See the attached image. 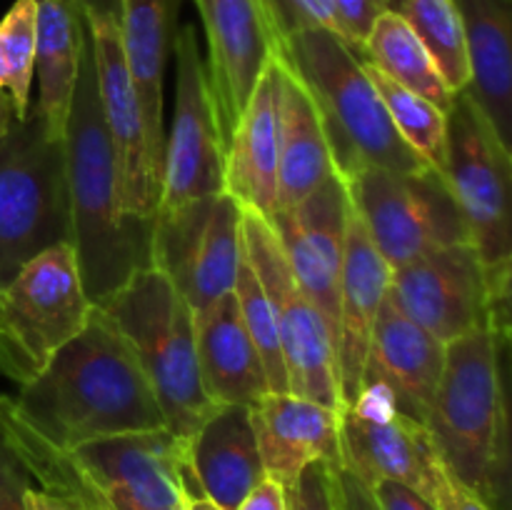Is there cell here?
<instances>
[{
	"mask_svg": "<svg viewBox=\"0 0 512 510\" xmlns=\"http://www.w3.org/2000/svg\"><path fill=\"white\" fill-rule=\"evenodd\" d=\"M0 413L58 450L165 428L138 353L100 305L33 383L0 395Z\"/></svg>",
	"mask_w": 512,
	"mask_h": 510,
	"instance_id": "obj_1",
	"label": "cell"
},
{
	"mask_svg": "<svg viewBox=\"0 0 512 510\" xmlns=\"http://www.w3.org/2000/svg\"><path fill=\"white\" fill-rule=\"evenodd\" d=\"M73 248L88 298L103 305L138 270L150 268L153 220L125 215L120 173L103 118L93 48H85L65 125Z\"/></svg>",
	"mask_w": 512,
	"mask_h": 510,
	"instance_id": "obj_2",
	"label": "cell"
},
{
	"mask_svg": "<svg viewBox=\"0 0 512 510\" xmlns=\"http://www.w3.org/2000/svg\"><path fill=\"white\" fill-rule=\"evenodd\" d=\"M275 55L313 98L340 178H353L363 168L398 173L430 168L400 138L383 98L365 73L363 58L338 33L300 30L280 40Z\"/></svg>",
	"mask_w": 512,
	"mask_h": 510,
	"instance_id": "obj_3",
	"label": "cell"
},
{
	"mask_svg": "<svg viewBox=\"0 0 512 510\" xmlns=\"http://www.w3.org/2000/svg\"><path fill=\"white\" fill-rule=\"evenodd\" d=\"M100 308L138 353L163 410L165 428L193 443L218 405L205 393L195 348V313L158 268H143Z\"/></svg>",
	"mask_w": 512,
	"mask_h": 510,
	"instance_id": "obj_4",
	"label": "cell"
},
{
	"mask_svg": "<svg viewBox=\"0 0 512 510\" xmlns=\"http://www.w3.org/2000/svg\"><path fill=\"white\" fill-rule=\"evenodd\" d=\"M58 243H73L65 143L30 105L0 138V285Z\"/></svg>",
	"mask_w": 512,
	"mask_h": 510,
	"instance_id": "obj_5",
	"label": "cell"
},
{
	"mask_svg": "<svg viewBox=\"0 0 512 510\" xmlns=\"http://www.w3.org/2000/svg\"><path fill=\"white\" fill-rule=\"evenodd\" d=\"M93 308L73 243L35 255L0 285V375L18 388L33 383Z\"/></svg>",
	"mask_w": 512,
	"mask_h": 510,
	"instance_id": "obj_6",
	"label": "cell"
},
{
	"mask_svg": "<svg viewBox=\"0 0 512 510\" xmlns=\"http://www.w3.org/2000/svg\"><path fill=\"white\" fill-rule=\"evenodd\" d=\"M425 428L448 473L485 500L500 428L498 348L490 323L445 345Z\"/></svg>",
	"mask_w": 512,
	"mask_h": 510,
	"instance_id": "obj_7",
	"label": "cell"
},
{
	"mask_svg": "<svg viewBox=\"0 0 512 510\" xmlns=\"http://www.w3.org/2000/svg\"><path fill=\"white\" fill-rule=\"evenodd\" d=\"M350 203L390 273L448 245L470 243L463 213L435 168H363L345 180Z\"/></svg>",
	"mask_w": 512,
	"mask_h": 510,
	"instance_id": "obj_8",
	"label": "cell"
},
{
	"mask_svg": "<svg viewBox=\"0 0 512 510\" xmlns=\"http://www.w3.org/2000/svg\"><path fill=\"white\" fill-rule=\"evenodd\" d=\"M243 248L245 258L258 273L265 295L273 305L285 373H288V390L300 398L340 410L343 403H340L333 330L295 280L270 220L245 208Z\"/></svg>",
	"mask_w": 512,
	"mask_h": 510,
	"instance_id": "obj_9",
	"label": "cell"
},
{
	"mask_svg": "<svg viewBox=\"0 0 512 510\" xmlns=\"http://www.w3.org/2000/svg\"><path fill=\"white\" fill-rule=\"evenodd\" d=\"M443 178L483 263L512 258V153L465 90L448 110Z\"/></svg>",
	"mask_w": 512,
	"mask_h": 510,
	"instance_id": "obj_10",
	"label": "cell"
},
{
	"mask_svg": "<svg viewBox=\"0 0 512 510\" xmlns=\"http://www.w3.org/2000/svg\"><path fill=\"white\" fill-rule=\"evenodd\" d=\"M243 258V208L233 195H205L155 215L150 265L175 285L193 313L235 288Z\"/></svg>",
	"mask_w": 512,
	"mask_h": 510,
	"instance_id": "obj_11",
	"label": "cell"
},
{
	"mask_svg": "<svg viewBox=\"0 0 512 510\" xmlns=\"http://www.w3.org/2000/svg\"><path fill=\"white\" fill-rule=\"evenodd\" d=\"M173 48L178 83L173 125L165 135L158 213L225 193V148L195 25H183L173 35Z\"/></svg>",
	"mask_w": 512,
	"mask_h": 510,
	"instance_id": "obj_12",
	"label": "cell"
},
{
	"mask_svg": "<svg viewBox=\"0 0 512 510\" xmlns=\"http://www.w3.org/2000/svg\"><path fill=\"white\" fill-rule=\"evenodd\" d=\"M340 465L363 480H395L435 503L448 468L423 423L363 393L340 408Z\"/></svg>",
	"mask_w": 512,
	"mask_h": 510,
	"instance_id": "obj_13",
	"label": "cell"
},
{
	"mask_svg": "<svg viewBox=\"0 0 512 510\" xmlns=\"http://www.w3.org/2000/svg\"><path fill=\"white\" fill-rule=\"evenodd\" d=\"M388 293L440 343L490 323L488 265L473 243L438 248L390 273Z\"/></svg>",
	"mask_w": 512,
	"mask_h": 510,
	"instance_id": "obj_14",
	"label": "cell"
},
{
	"mask_svg": "<svg viewBox=\"0 0 512 510\" xmlns=\"http://www.w3.org/2000/svg\"><path fill=\"white\" fill-rule=\"evenodd\" d=\"M208 43L210 98L223 148L243 118L260 75L278 50L265 0H193Z\"/></svg>",
	"mask_w": 512,
	"mask_h": 510,
	"instance_id": "obj_15",
	"label": "cell"
},
{
	"mask_svg": "<svg viewBox=\"0 0 512 510\" xmlns=\"http://www.w3.org/2000/svg\"><path fill=\"white\" fill-rule=\"evenodd\" d=\"M85 23L98 70L105 128L118 160L123 210L130 218L155 220L160 203V175L150 158L143 108L125 65L118 20L85 18Z\"/></svg>",
	"mask_w": 512,
	"mask_h": 510,
	"instance_id": "obj_16",
	"label": "cell"
},
{
	"mask_svg": "<svg viewBox=\"0 0 512 510\" xmlns=\"http://www.w3.org/2000/svg\"><path fill=\"white\" fill-rule=\"evenodd\" d=\"M353 213L350 193L338 173L293 208L268 215L295 280L325 315L330 330H338L340 273L345 260V240Z\"/></svg>",
	"mask_w": 512,
	"mask_h": 510,
	"instance_id": "obj_17",
	"label": "cell"
},
{
	"mask_svg": "<svg viewBox=\"0 0 512 510\" xmlns=\"http://www.w3.org/2000/svg\"><path fill=\"white\" fill-rule=\"evenodd\" d=\"M443 365L445 343L410 320L393 295L385 293L365 360L360 395H375L398 413L425 425Z\"/></svg>",
	"mask_w": 512,
	"mask_h": 510,
	"instance_id": "obj_18",
	"label": "cell"
},
{
	"mask_svg": "<svg viewBox=\"0 0 512 510\" xmlns=\"http://www.w3.org/2000/svg\"><path fill=\"white\" fill-rule=\"evenodd\" d=\"M280 130H283V63L273 58L260 75L243 118L225 148V193L240 208L268 218L278 200Z\"/></svg>",
	"mask_w": 512,
	"mask_h": 510,
	"instance_id": "obj_19",
	"label": "cell"
},
{
	"mask_svg": "<svg viewBox=\"0 0 512 510\" xmlns=\"http://www.w3.org/2000/svg\"><path fill=\"white\" fill-rule=\"evenodd\" d=\"M390 285V268L368 238L358 213H350L345 260L340 273L338 330H335V358H338L340 403L343 408L360 398L363 370L373 340L375 320Z\"/></svg>",
	"mask_w": 512,
	"mask_h": 510,
	"instance_id": "obj_20",
	"label": "cell"
},
{
	"mask_svg": "<svg viewBox=\"0 0 512 510\" xmlns=\"http://www.w3.org/2000/svg\"><path fill=\"white\" fill-rule=\"evenodd\" d=\"M265 475L285 488L308 465H340V410L293 393H268L250 405Z\"/></svg>",
	"mask_w": 512,
	"mask_h": 510,
	"instance_id": "obj_21",
	"label": "cell"
},
{
	"mask_svg": "<svg viewBox=\"0 0 512 510\" xmlns=\"http://www.w3.org/2000/svg\"><path fill=\"white\" fill-rule=\"evenodd\" d=\"M195 348L205 393L215 405H253L270 393L233 290L195 313Z\"/></svg>",
	"mask_w": 512,
	"mask_h": 510,
	"instance_id": "obj_22",
	"label": "cell"
},
{
	"mask_svg": "<svg viewBox=\"0 0 512 510\" xmlns=\"http://www.w3.org/2000/svg\"><path fill=\"white\" fill-rule=\"evenodd\" d=\"M468 45L465 93L512 153V0H455Z\"/></svg>",
	"mask_w": 512,
	"mask_h": 510,
	"instance_id": "obj_23",
	"label": "cell"
},
{
	"mask_svg": "<svg viewBox=\"0 0 512 510\" xmlns=\"http://www.w3.org/2000/svg\"><path fill=\"white\" fill-rule=\"evenodd\" d=\"M190 460L203 498L220 510H238L265 478L250 405H218L195 433Z\"/></svg>",
	"mask_w": 512,
	"mask_h": 510,
	"instance_id": "obj_24",
	"label": "cell"
},
{
	"mask_svg": "<svg viewBox=\"0 0 512 510\" xmlns=\"http://www.w3.org/2000/svg\"><path fill=\"white\" fill-rule=\"evenodd\" d=\"M178 0H120V43L125 65L143 108L148 150L163 180V75L173 45V20Z\"/></svg>",
	"mask_w": 512,
	"mask_h": 510,
	"instance_id": "obj_25",
	"label": "cell"
},
{
	"mask_svg": "<svg viewBox=\"0 0 512 510\" xmlns=\"http://www.w3.org/2000/svg\"><path fill=\"white\" fill-rule=\"evenodd\" d=\"M85 48H88V23L78 0H38V33H35L38 103L33 108L55 138L65 135Z\"/></svg>",
	"mask_w": 512,
	"mask_h": 510,
	"instance_id": "obj_26",
	"label": "cell"
},
{
	"mask_svg": "<svg viewBox=\"0 0 512 510\" xmlns=\"http://www.w3.org/2000/svg\"><path fill=\"white\" fill-rule=\"evenodd\" d=\"M333 173L335 165L323 118L305 85L283 65V130L275 210L298 205Z\"/></svg>",
	"mask_w": 512,
	"mask_h": 510,
	"instance_id": "obj_27",
	"label": "cell"
},
{
	"mask_svg": "<svg viewBox=\"0 0 512 510\" xmlns=\"http://www.w3.org/2000/svg\"><path fill=\"white\" fill-rule=\"evenodd\" d=\"M363 60H368L403 88L428 98L445 113L453 108L455 93L440 75L433 55L400 15L385 10L375 20L363 45Z\"/></svg>",
	"mask_w": 512,
	"mask_h": 510,
	"instance_id": "obj_28",
	"label": "cell"
},
{
	"mask_svg": "<svg viewBox=\"0 0 512 510\" xmlns=\"http://www.w3.org/2000/svg\"><path fill=\"white\" fill-rule=\"evenodd\" d=\"M388 10L400 15L418 35L448 88L455 95L463 93L470 83V63L455 0H388Z\"/></svg>",
	"mask_w": 512,
	"mask_h": 510,
	"instance_id": "obj_29",
	"label": "cell"
},
{
	"mask_svg": "<svg viewBox=\"0 0 512 510\" xmlns=\"http://www.w3.org/2000/svg\"><path fill=\"white\" fill-rule=\"evenodd\" d=\"M363 68L368 78L373 80L375 90L383 98L385 110H388L390 120L398 128L400 138L438 173L445 168V153H448V113L440 110L438 105L430 103L423 95L413 93V90L403 88L380 73L375 65L363 60Z\"/></svg>",
	"mask_w": 512,
	"mask_h": 510,
	"instance_id": "obj_30",
	"label": "cell"
},
{
	"mask_svg": "<svg viewBox=\"0 0 512 510\" xmlns=\"http://www.w3.org/2000/svg\"><path fill=\"white\" fill-rule=\"evenodd\" d=\"M38 0H15L0 20V90L8 93L15 118L30 113L35 75Z\"/></svg>",
	"mask_w": 512,
	"mask_h": 510,
	"instance_id": "obj_31",
	"label": "cell"
},
{
	"mask_svg": "<svg viewBox=\"0 0 512 510\" xmlns=\"http://www.w3.org/2000/svg\"><path fill=\"white\" fill-rule=\"evenodd\" d=\"M233 293L235 298H238L245 328H248L250 338H253L255 348H258L260 358H263L265 373H268L270 393H290L273 305H270L263 283H260L253 265L248 263V258H243V265H240L238 270V278H235Z\"/></svg>",
	"mask_w": 512,
	"mask_h": 510,
	"instance_id": "obj_32",
	"label": "cell"
},
{
	"mask_svg": "<svg viewBox=\"0 0 512 510\" xmlns=\"http://www.w3.org/2000/svg\"><path fill=\"white\" fill-rule=\"evenodd\" d=\"M495 330V328H493ZM500 373V428L485 488V503L493 510H512V340L495 330Z\"/></svg>",
	"mask_w": 512,
	"mask_h": 510,
	"instance_id": "obj_33",
	"label": "cell"
},
{
	"mask_svg": "<svg viewBox=\"0 0 512 510\" xmlns=\"http://www.w3.org/2000/svg\"><path fill=\"white\" fill-rule=\"evenodd\" d=\"M275 38L285 40L300 30L323 28L340 35V23L330 0H265ZM343 38V35H340Z\"/></svg>",
	"mask_w": 512,
	"mask_h": 510,
	"instance_id": "obj_34",
	"label": "cell"
},
{
	"mask_svg": "<svg viewBox=\"0 0 512 510\" xmlns=\"http://www.w3.org/2000/svg\"><path fill=\"white\" fill-rule=\"evenodd\" d=\"M290 510H343L333 463L308 465L288 488Z\"/></svg>",
	"mask_w": 512,
	"mask_h": 510,
	"instance_id": "obj_35",
	"label": "cell"
},
{
	"mask_svg": "<svg viewBox=\"0 0 512 510\" xmlns=\"http://www.w3.org/2000/svg\"><path fill=\"white\" fill-rule=\"evenodd\" d=\"M330 3L338 15L343 40L363 58V45L370 28L388 10V0H330Z\"/></svg>",
	"mask_w": 512,
	"mask_h": 510,
	"instance_id": "obj_36",
	"label": "cell"
},
{
	"mask_svg": "<svg viewBox=\"0 0 512 510\" xmlns=\"http://www.w3.org/2000/svg\"><path fill=\"white\" fill-rule=\"evenodd\" d=\"M33 478L0 433V510H28L25 493Z\"/></svg>",
	"mask_w": 512,
	"mask_h": 510,
	"instance_id": "obj_37",
	"label": "cell"
},
{
	"mask_svg": "<svg viewBox=\"0 0 512 510\" xmlns=\"http://www.w3.org/2000/svg\"><path fill=\"white\" fill-rule=\"evenodd\" d=\"M490 325L512 340V258L488 268Z\"/></svg>",
	"mask_w": 512,
	"mask_h": 510,
	"instance_id": "obj_38",
	"label": "cell"
},
{
	"mask_svg": "<svg viewBox=\"0 0 512 510\" xmlns=\"http://www.w3.org/2000/svg\"><path fill=\"white\" fill-rule=\"evenodd\" d=\"M368 488L378 510H440L433 500L395 480H375Z\"/></svg>",
	"mask_w": 512,
	"mask_h": 510,
	"instance_id": "obj_39",
	"label": "cell"
},
{
	"mask_svg": "<svg viewBox=\"0 0 512 510\" xmlns=\"http://www.w3.org/2000/svg\"><path fill=\"white\" fill-rule=\"evenodd\" d=\"M238 510H290L288 488L275 478L265 475L253 490L243 498Z\"/></svg>",
	"mask_w": 512,
	"mask_h": 510,
	"instance_id": "obj_40",
	"label": "cell"
},
{
	"mask_svg": "<svg viewBox=\"0 0 512 510\" xmlns=\"http://www.w3.org/2000/svg\"><path fill=\"white\" fill-rule=\"evenodd\" d=\"M435 505H438L440 510H493L478 493H475V490L465 488V485L460 483V480H455L450 473L445 475L443 485H440Z\"/></svg>",
	"mask_w": 512,
	"mask_h": 510,
	"instance_id": "obj_41",
	"label": "cell"
},
{
	"mask_svg": "<svg viewBox=\"0 0 512 510\" xmlns=\"http://www.w3.org/2000/svg\"><path fill=\"white\" fill-rule=\"evenodd\" d=\"M335 475H338V488H340V503L343 510H378L375 505L373 493H370L368 485L360 478H355L350 470H345L343 465H335Z\"/></svg>",
	"mask_w": 512,
	"mask_h": 510,
	"instance_id": "obj_42",
	"label": "cell"
},
{
	"mask_svg": "<svg viewBox=\"0 0 512 510\" xmlns=\"http://www.w3.org/2000/svg\"><path fill=\"white\" fill-rule=\"evenodd\" d=\"M25 505H28V510H88L68 495L50 493V490L35 488V485H30L28 493H25Z\"/></svg>",
	"mask_w": 512,
	"mask_h": 510,
	"instance_id": "obj_43",
	"label": "cell"
},
{
	"mask_svg": "<svg viewBox=\"0 0 512 510\" xmlns=\"http://www.w3.org/2000/svg\"><path fill=\"white\" fill-rule=\"evenodd\" d=\"M78 3L80 8H83L85 18H120V0H78Z\"/></svg>",
	"mask_w": 512,
	"mask_h": 510,
	"instance_id": "obj_44",
	"label": "cell"
},
{
	"mask_svg": "<svg viewBox=\"0 0 512 510\" xmlns=\"http://www.w3.org/2000/svg\"><path fill=\"white\" fill-rule=\"evenodd\" d=\"M10 118H13V103H10L8 93L3 95V90H0V138H3V133L8 130Z\"/></svg>",
	"mask_w": 512,
	"mask_h": 510,
	"instance_id": "obj_45",
	"label": "cell"
},
{
	"mask_svg": "<svg viewBox=\"0 0 512 510\" xmlns=\"http://www.w3.org/2000/svg\"><path fill=\"white\" fill-rule=\"evenodd\" d=\"M190 510H220V508L215 503H210L208 498H195L193 503H190Z\"/></svg>",
	"mask_w": 512,
	"mask_h": 510,
	"instance_id": "obj_46",
	"label": "cell"
}]
</instances>
